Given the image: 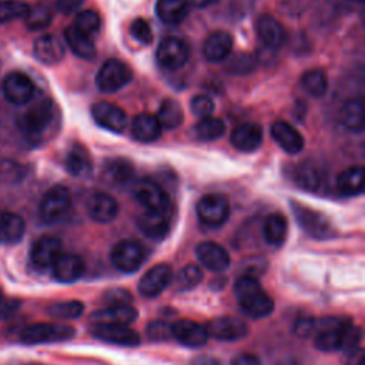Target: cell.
<instances>
[{"instance_id":"45","label":"cell","mask_w":365,"mask_h":365,"mask_svg":"<svg viewBox=\"0 0 365 365\" xmlns=\"http://www.w3.org/2000/svg\"><path fill=\"white\" fill-rule=\"evenodd\" d=\"M84 305L80 301H63L48 307V314L57 319H74L83 314Z\"/></svg>"},{"instance_id":"41","label":"cell","mask_w":365,"mask_h":365,"mask_svg":"<svg viewBox=\"0 0 365 365\" xmlns=\"http://www.w3.org/2000/svg\"><path fill=\"white\" fill-rule=\"evenodd\" d=\"M295 181L299 187L308 191L318 190L324 182V173L319 167L312 164H304L295 174Z\"/></svg>"},{"instance_id":"42","label":"cell","mask_w":365,"mask_h":365,"mask_svg":"<svg viewBox=\"0 0 365 365\" xmlns=\"http://www.w3.org/2000/svg\"><path fill=\"white\" fill-rule=\"evenodd\" d=\"M133 167L128 161L123 158H113L106 164V177L115 184L128 182L133 177Z\"/></svg>"},{"instance_id":"57","label":"cell","mask_w":365,"mask_h":365,"mask_svg":"<svg viewBox=\"0 0 365 365\" xmlns=\"http://www.w3.org/2000/svg\"><path fill=\"white\" fill-rule=\"evenodd\" d=\"M3 297H4V295H3V291H1V289H0V302H1V301H3Z\"/></svg>"},{"instance_id":"52","label":"cell","mask_w":365,"mask_h":365,"mask_svg":"<svg viewBox=\"0 0 365 365\" xmlns=\"http://www.w3.org/2000/svg\"><path fill=\"white\" fill-rule=\"evenodd\" d=\"M104 301L107 304V307H114V305H124V304H130L131 297L125 289H110L108 292L104 294Z\"/></svg>"},{"instance_id":"46","label":"cell","mask_w":365,"mask_h":365,"mask_svg":"<svg viewBox=\"0 0 365 365\" xmlns=\"http://www.w3.org/2000/svg\"><path fill=\"white\" fill-rule=\"evenodd\" d=\"M73 26L78 31L91 37V34H96L100 30L101 19H100V14L94 10H83L76 16Z\"/></svg>"},{"instance_id":"11","label":"cell","mask_w":365,"mask_h":365,"mask_svg":"<svg viewBox=\"0 0 365 365\" xmlns=\"http://www.w3.org/2000/svg\"><path fill=\"white\" fill-rule=\"evenodd\" d=\"M1 91L7 101L16 106H23L31 101L36 87L29 76H26L24 73L14 71L3 80Z\"/></svg>"},{"instance_id":"5","label":"cell","mask_w":365,"mask_h":365,"mask_svg":"<svg viewBox=\"0 0 365 365\" xmlns=\"http://www.w3.org/2000/svg\"><path fill=\"white\" fill-rule=\"evenodd\" d=\"M71 208V194L64 185L51 187L40 201V217L47 224L61 221Z\"/></svg>"},{"instance_id":"7","label":"cell","mask_w":365,"mask_h":365,"mask_svg":"<svg viewBox=\"0 0 365 365\" xmlns=\"http://www.w3.org/2000/svg\"><path fill=\"white\" fill-rule=\"evenodd\" d=\"M291 208L294 212L295 220L298 221L299 227L312 238L317 240H327L331 238L334 234L331 222L318 211H314L308 207H304L298 202H291Z\"/></svg>"},{"instance_id":"48","label":"cell","mask_w":365,"mask_h":365,"mask_svg":"<svg viewBox=\"0 0 365 365\" xmlns=\"http://www.w3.org/2000/svg\"><path fill=\"white\" fill-rule=\"evenodd\" d=\"M254 67H255L254 57L247 53H240L230 60L227 68L234 74H247L252 71Z\"/></svg>"},{"instance_id":"26","label":"cell","mask_w":365,"mask_h":365,"mask_svg":"<svg viewBox=\"0 0 365 365\" xmlns=\"http://www.w3.org/2000/svg\"><path fill=\"white\" fill-rule=\"evenodd\" d=\"M84 272V261L76 254H61L53 264V277L63 284L77 281Z\"/></svg>"},{"instance_id":"54","label":"cell","mask_w":365,"mask_h":365,"mask_svg":"<svg viewBox=\"0 0 365 365\" xmlns=\"http://www.w3.org/2000/svg\"><path fill=\"white\" fill-rule=\"evenodd\" d=\"M295 332L301 336H308L314 332V319L302 318L295 325Z\"/></svg>"},{"instance_id":"2","label":"cell","mask_w":365,"mask_h":365,"mask_svg":"<svg viewBox=\"0 0 365 365\" xmlns=\"http://www.w3.org/2000/svg\"><path fill=\"white\" fill-rule=\"evenodd\" d=\"M237 302L241 311L254 319L269 315L274 309V302L262 289L258 279L252 275H242L234 287Z\"/></svg>"},{"instance_id":"35","label":"cell","mask_w":365,"mask_h":365,"mask_svg":"<svg viewBox=\"0 0 365 365\" xmlns=\"http://www.w3.org/2000/svg\"><path fill=\"white\" fill-rule=\"evenodd\" d=\"M155 13L165 24H178L188 14L185 0H157Z\"/></svg>"},{"instance_id":"20","label":"cell","mask_w":365,"mask_h":365,"mask_svg":"<svg viewBox=\"0 0 365 365\" xmlns=\"http://www.w3.org/2000/svg\"><path fill=\"white\" fill-rule=\"evenodd\" d=\"M257 34L261 40V43L271 48V50H277L279 47L284 46L285 43V29L284 26L271 14H262L258 17L257 20Z\"/></svg>"},{"instance_id":"28","label":"cell","mask_w":365,"mask_h":365,"mask_svg":"<svg viewBox=\"0 0 365 365\" xmlns=\"http://www.w3.org/2000/svg\"><path fill=\"white\" fill-rule=\"evenodd\" d=\"M64 165L66 170L76 178H87L93 171L90 154L80 144H74L70 147L64 158Z\"/></svg>"},{"instance_id":"15","label":"cell","mask_w":365,"mask_h":365,"mask_svg":"<svg viewBox=\"0 0 365 365\" xmlns=\"http://www.w3.org/2000/svg\"><path fill=\"white\" fill-rule=\"evenodd\" d=\"M205 329L208 336L220 341H237L248 334V325L242 319L234 317L214 318L207 324Z\"/></svg>"},{"instance_id":"16","label":"cell","mask_w":365,"mask_h":365,"mask_svg":"<svg viewBox=\"0 0 365 365\" xmlns=\"http://www.w3.org/2000/svg\"><path fill=\"white\" fill-rule=\"evenodd\" d=\"M91 115L98 125L113 133H121L127 125L125 113L118 106L108 101L94 103L91 106Z\"/></svg>"},{"instance_id":"1","label":"cell","mask_w":365,"mask_h":365,"mask_svg":"<svg viewBox=\"0 0 365 365\" xmlns=\"http://www.w3.org/2000/svg\"><path fill=\"white\" fill-rule=\"evenodd\" d=\"M315 346L324 352L355 351L361 341L359 328L342 318H322L314 321Z\"/></svg>"},{"instance_id":"14","label":"cell","mask_w":365,"mask_h":365,"mask_svg":"<svg viewBox=\"0 0 365 365\" xmlns=\"http://www.w3.org/2000/svg\"><path fill=\"white\" fill-rule=\"evenodd\" d=\"M91 334L100 341L123 345V346H135L140 344V336L135 331L127 325L118 324H94L91 327Z\"/></svg>"},{"instance_id":"36","label":"cell","mask_w":365,"mask_h":365,"mask_svg":"<svg viewBox=\"0 0 365 365\" xmlns=\"http://www.w3.org/2000/svg\"><path fill=\"white\" fill-rule=\"evenodd\" d=\"M288 231L287 220L279 212H272L265 217L264 225H262V234L264 240L269 245H281L285 241Z\"/></svg>"},{"instance_id":"43","label":"cell","mask_w":365,"mask_h":365,"mask_svg":"<svg viewBox=\"0 0 365 365\" xmlns=\"http://www.w3.org/2000/svg\"><path fill=\"white\" fill-rule=\"evenodd\" d=\"M201 279H202V271L197 265L188 264L184 268H181L175 275L174 287L177 291H188L195 288Z\"/></svg>"},{"instance_id":"33","label":"cell","mask_w":365,"mask_h":365,"mask_svg":"<svg viewBox=\"0 0 365 365\" xmlns=\"http://www.w3.org/2000/svg\"><path fill=\"white\" fill-rule=\"evenodd\" d=\"M336 188L342 195L354 197L364 191V167L354 165L345 168L336 177Z\"/></svg>"},{"instance_id":"30","label":"cell","mask_w":365,"mask_h":365,"mask_svg":"<svg viewBox=\"0 0 365 365\" xmlns=\"http://www.w3.org/2000/svg\"><path fill=\"white\" fill-rule=\"evenodd\" d=\"M26 231L24 220L11 211H0V244L19 242Z\"/></svg>"},{"instance_id":"40","label":"cell","mask_w":365,"mask_h":365,"mask_svg":"<svg viewBox=\"0 0 365 365\" xmlns=\"http://www.w3.org/2000/svg\"><path fill=\"white\" fill-rule=\"evenodd\" d=\"M225 133V123L218 117H204L194 125V135L200 141H214Z\"/></svg>"},{"instance_id":"27","label":"cell","mask_w":365,"mask_h":365,"mask_svg":"<svg viewBox=\"0 0 365 365\" xmlns=\"http://www.w3.org/2000/svg\"><path fill=\"white\" fill-rule=\"evenodd\" d=\"M231 50H232V37L231 34L222 30L211 33L205 38L202 46L204 57L212 63H220L225 60L231 54Z\"/></svg>"},{"instance_id":"23","label":"cell","mask_w":365,"mask_h":365,"mask_svg":"<svg viewBox=\"0 0 365 365\" xmlns=\"http://www.w3.org/2000/svg\"><path fill=\"white\" fill-rule=\"evenodd\" d=\"M230 140L237 150L252 153L262 144V128L257 123H242L231 131Z\"/></svg>"},{"instance_id":"37","label":"cell","mask_w":365,"mask_h":365,"mask_svg":"<svg viewBox=\"0 0 365 365\" xmlns=\"http://www.w3.org/2000/svg\"><path fill=\"white\" fill-rule=\"evenodd\" d=\"M157 121L160 123L161 128H177L181 125L184 120V113L181 104L174 98H164L160 103L158 111H157Z\"/></svg>"},{"instance_id":"4","label":"cell","mask_w":365,"mask_h":365,"mask_svg":"<svg viewBox=\"0 0 365 365\" xmlns=\"http://www.w3.org/2000/svg\"><path fill=\"white\" fill-rule=\"evenodd\" d=\"M73 335H74V329L68 325L38 322V324H31L24 327L20 332V341L29 345H37V344L67 341Z\"/></svg>"},{"instance_id":"3","label":"cell","mask_w":365,"mask_h":365,"mask_svg":"<svg viewBox=\"0 0 365 365\" xmlns=\"http://www.w3.org/2000/svg\"><path fill=\"white\" fill-rule=\"evenodd\" d=\"M53 120V103L43 97L27 108L19 118L20 130L31 138H37L46 133Z\"/></svg>"},{"instance_id":"18","label":"cell","mask_w":365,"mask_h":365,"mask_svg":"<svg viewBox=\"0 0 365 365\" xmlns=\"http://www.w3.org/2000/svg\"><path fill=\"white\" fill-rule=\"evenodd\" d=\"M173 338L190 348H200L207 344L208 334L205 327L190 319H180L171 325Z\"/></svg>"},{"instance_id":"17","label":"cell","mask_w":365,"mask_h":365,"mask_svg":"<svg viewBox=\"0 0 365 365\" xmlns=\"http://www.w3.org/2000/svg\"><path fill=\"white\" fill-rule=\"evenodd\" d=\"M63 244L57 237L43 235L34 241L30 250L31 262L38 268L53 267L56 259L63 254Z\"/></svg>"},{"instance_id":"25","label":"cell","mask_w":365,"mask_h":365,"mask_svg":"<svg viewBox=\"0 0 365 365\" xmlns=\"http://www.w3.org/2000/svg\"><path fill=\"white\" fill-rule=\"evenodd\" d=\"M137 225L145 237L161 240L168 234L170 220L167 211H145L138 215Z\"/></svg>"},{"instance_id":"39","label":"cell","mask_w":365,"mask_h":365,"mask_svg":"<svg viewBox=\"0 0 365 365\" xmlns=\"http://www.w3.org/2000/svg\"><path fill=\"white\" fill-rule=\"evenodd\" d=\"M301 84L311 97L321 98L328 90V77L322 68H311L302 74Z\"/></svg>"},{"instance_id":"50","label":"cell","mask_w":365,"mask_h":365,"mask_svg":"<svg viewBox=\"0 0 365 365\" xmlns=\"http://www.w3.org/2000/svg\"><path fill=\"white\" fill-rule=\"evenodd\" d=\"M23 177L21 165L13 161H1L0 163V181L1 182H16L19 178Z\"/></svg>"},{"instance_id":"34","label":"cell","mask_w":365,"mask_h":365,"mask_svg":"<svg viewBox=\"0 0 365 365\" xmlns=\"http://www.w3.org/2000/svg\"><path fill=\"white\" fill-rule=\"evenodd\" d=\"M339 123L352 133L364 131V104L359 100H348L339 108Z\"/></svg>"},{"instance_id":"22","label":"cell","mask_w":365,"mask_h":365,"mask_svg":"<svg viewBox=\"0 0 365 365\" xmlns=\"http://www.w3.org/2000/svg\"><path fill=\"white\" fill-rule=\"evenodd\" d=\"M271 137L288 154H298L304 148L301 133L287 121H274L271 124Z\"/></svg>"},{"instance_id":"10","label":"cell","mask_w":365,"mask_h":365,"mask_svg":"<svg viewBox=\"0 0 365 365\" xmlns=\"http://www.w3.org/2000/svg\"><path fill=\"white\" fill-rule=\"evenodd\" d=\"M155 57L160 66L164 68L178 70L187 63L190 57V47L178 37H165L158 44Z\"/></svg>"},{"instance_id":"21","label":"cell","mask_w":365,"mask_h":365,"mask_svg":"<svg viewBox=\"0 0 365 365\" xmlns=\"http://www.w3.org/2000/svg\"><path fill=\"white\" fill-rule=\"evenodd\" d=\"M33 54L40 63L46 66H53L63 60L66 54V48L57 36L44 34L34 41Z\"/></svg>"},{"instance_id":"32","label":"cell","mask_w":365,"mask_h":365,"mask_svg":"<svg viewBox=\"0 0 365 365\" xmlns=\"http://www.w3.org/2000/svg\"><path fill=\"white\" fill-rule=\"evenodd\" d=\"M64 38L70 50L80 58L91 60L96 57V46L90 36L78 31L74 26H70L64 31Z\"/></svg>"},{"instance_id":"6","label":"cell","mask_w":365,"mask_h":365,"mask_svg":"<svg viewBox=\"0 0 365 365\" xmlns=\"http://www.w3.org/2000/svg\"><path fill=\"white\" fill-rule=\"evenodd\" d=\"M133 77L131 68L118 58L106 60L96 76V84L103 93H114L123 88Z\"/></svg>"},{"instance_id":"12","label":"cell","mask_w":365,"mask_h":365,"mask_svg":"<svg viewBox=\"0 0 365 365\" xmlns=\"http://www.w3.org/2000/svg\"><path fill=\"white\" fill-rule=\"evenodd\" d=\"M133 195L147 211H167L168 208L165 191L151 180H138L133 185Z\"/></svg>"},{"instance_id":"44","label":"cell","mask_w":365,"mask_h":365,"mask_svg":"<svg viewBox=\"0 0 365 365\" xmlns=\"http://www.w3.org/2000/svg\"><path fill=\"white\" fill-rule=\"evenodd\" d=\"M30 6L23 0H0V23L24 19Z\"/></svg>"},{"instance_id":"51","label":"cell","mask_w":365,"mask_h":365,"mask_svg":"<svg viewBox=\"0 0 365 365\" xmlns=\"http://www.w3.org/2000/svg\"><path fill=\"white\" fill-rule=\"evenodd\" d=\"M147 335L153 341H167V339L173 338L171 325H168V324H165L163 321H153L147 327Z\"/></svg>"},{"instance_id":"24","label":"cell","mask_w":365,"mask_h":365,"mask_svg":"<svg viewBox=\"0 0 365 365\" xmlns=\"http://www.w3.org/2000/svg\"><path fill=\"white\" fill-rule=\"evenodd\" d=\"M87 212L96 222H110L118 214V204L107 192H94L87 201Z\"/></svg>"},{"instance_id":"55","label":"cell","mask_w":365,"mask_h":365,"mask_svg":"<svg viewBox=\"0 0 365 365\" xmlns=\"http://www.w3.org/2000/svg\"><path fill=\"white\" fill-rule=\"evenodd\" d=\"M231 365H261V362L252 354H241L232 359Z\"/></svg>"},{"instance_id":"58","label":"cell","mask_w":365,"mask_h":365,"mask_svg":"<svg viewBox=\"0 0 365 365\" xmlns=\"http://www.w3.org/2000/svg\"><path fill=\"white\" fill-rule=\"evenodd\" d=\"M354 1H358V3H362L364 0H354Z\"/></svg>"},{"instance_id":"47","label":"cell","mask_w":365,"mask_h":365,"mask_svg":"<svg viewBox=\"0 0 365 365\" xmlns=\"http://www.w3.org/2000/svg\"><path fill=\"white\" fill-rule=\"evenodd\" d=\"M190 108H191V113L200 118L210 117L214 111V101L211 97L205 94H198L191 98Z\"/></svg>"},{"instance_id":"29","label":"cell","mask_w":365,"mask_h":365,"mask_svg":"<svg viewBox=\"0 0 365 365\" xmlns=\"http://www.w3.org/2000/svg\"><path fill=\"white\" fill-rule=\"evenodd\" d=\"M161 130L157 118L147 113L137 114L131 121V135L141 143L155 141L161 135Z\"/></svg>"},{"instance_id":"9","label":"cell","mask_w":365,"mask_h":365,"mask_svg":"<svg viewBox=\"0 0 365 365\" xmlns=\"http://www.w3.org/2000/svg\"><path fill=\"white\" fill-rule=\"evenodd\" d=\"M144 248L134 240H121L111 250V262L125 274L137 271L144 261Z\"/></svg>"},{"instance_id":"53","label":"cell","mask_w":365,"mask_h":365,"mask_svg":"<svg viewBox=\"0 0 365 365\" xmlns=\"http://www.w3.org/2000/svg\"><path fill=\"white\" fill-rule=\"evenodd\" d=\"M84 0H56V9L63 14H70L76 11Z\"/></svg>"},{"instance_id":"8","label":"cell","mask_w":365,"mask_h":365,"mask_svg":"<svg viewBox=\"0 0 365 365\" xmlns=\"http://www.w3.org/2000/svg\"><path fill=\"white\" fill-rule=\"evenodd\" d=\"M197 215L207 227H220L230 217L228 200L221 194H205L197 202Z\"/></svg>"},{"instance_id":"56","label":"cell","mask_w":365,"mask_h":365,"mask_svg":"<svg viewBox=\"0 0 365 365\" xmlns=\"http://www.w3.org/2000/svg\"><path fill=\"white\" fill-rule=\"evenodd\" d=\"M215 0H185V3L188 6L197 7V9H202V7H208L210 4H212Z\"/></svg>"},{"instance_id":"49","label":"cell","mask_w":365,"mask_h":365,"mask_svg":"<svg viewBox=\"0 0 365 365\" xmlns=\"http://www.w3.org/2000/svg\"><path fill=\"white\" fill-rule=\"evenodd\" d=\"M130 34L134 40L140 41L141 44H150L153 41V31L150 24L144 19H135L130 24Z\"/></svg>"},{"instance_id":"19","label":"cell","mask_w":365,"mask_h":365,"mask_svg":"<svg viewBox=\"0 0 365 365\" xmlns=\"http://www.w3.org/2000/svg\"><path fill=\"white\" fill-rule=\"evenodd\" d=\"M195 254H197L198 261L210 271L221 272V271L227 269L230 265L228 251L222 245H220L214 241H204V242L198 244Z\"/></svg>"},{"instance_id":"13","label":"cell","mask_w":365,"mask_h":365,"mask_svg":"<svg viewBox=\"0 0 365 365\" xmlns=\"http://www.w3.org/2000/svg\"><path fill=\"white\" fill-rule=\"evenodd\" d=\"M173 269L168 264H157L151 267L138 281V291L144 298H155L171 282Z\"/></svg>"},{"instance_id":"38","label":"cell","mask_w":365,"mask_h":365,"mask_svg":"<svg viewBox=\"0 0 365 365\" xmlns=\"http://www.w3.org/2000/svg\"><path fill=\"white\" fill-rule=\"evenodd\" d=\"M24 20H26V26L33 31L43 30V29L48 27V24L53 20L51 4L47 0H43L34 6H30L29 13L26 14Z\"/></svg>"},{"instance_id":"31","label":"cell","mask_w":365,"mask_h":365,"mask_svg":"<svg viewBox=\"0 0 365 365\" xmlns=\"http://www.w3.org/2000/svg\"><path fill=\"white\" fill-rule=\"evenodd\" d=\"M137 317V311L130 305H114L107 307L97 311L93 315L94 324H118V325H128Z\"/></svg>"}]
</instances>
